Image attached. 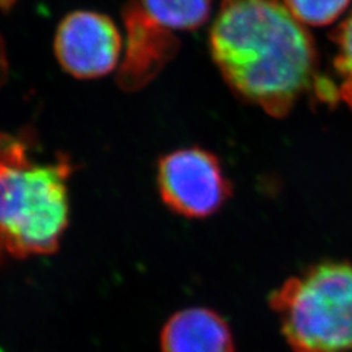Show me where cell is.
<instances>
[{"label": "cell", "mask_w": 352, "mask_h": 352, "mask_svg": "<svg viewBox=\"0 0 352 352\" xmlns=\"http://www.w3.org/2000/svg\"><path fill=\"white\" fill-rule=\"evenodd\" d=\"M214 62L231 89L283 118L315 89L327 101L333 81L317 75L311 34L278 0H223L210 34Z\"/></svg>", "instance_id": "6da1fadb"}, {"label": "cell", "mask_w": 352, "mask_h": 352, "mask_svg": "<svg viewBox=\"0 0 352 352\" xmlns=\"http://www.w3.org/2000/svg\"><path fill=\"white\" fill-rule=\"evenodd\" d=\"M74 173L65 154L41 158L33 133L0 131V266L59 250Z\"/></svg>", "instance_id": "7a4b0ae2"}, {"label": "cell", "mask_w": 352, "mask_h": 352, "mask_svg": "<svg viewBox=\"0 0 352 352\" xmlns=\"http://www.w3.org/2000/svg\"><path fill=\"white\" fill-rule=\"evenodd\" d=\"M294 352H352V264L321 263L272 294Z\"/></svg>", "instance_id": "3957f363"}, {"label": "cell", "mask_w": 352, "mask_h": 352, "mask_svg": "<svg viewBox=\"0 0 352 352\" xmlns=\"http://www.w3.org/2000/svg\"><path fill=\"white\" fill-rule=\"evenodd\" d=\"M157 186L166 206L188 219L210 217L231 192L218 158L200 148L177 149L164 155L157 167Z\"/></svg>", "instance_id": "277c9868"}, {"label": "cell", "mask_w": 352, "mask_h": 352, "mask_svg": "<svg viewBox=\"0 0 352 352\" xmlns=\"http://www.w3.org/2000/svg\"><path fill=\"white\" fill-rule=\"evenodd\" d=\"M122 52V36L113 20L98 12L76 11L58 26L55 55L64 71L77 78L113 72Z\"/></svg>", "instance_id": "5b68a950"}, {"label": "cell", "mask_w": 352, "mask_h": 352, "mask_svg": "<svg viewBox=\"0 0 352 352\" xmlns=\"http://www.w3.org/2000/svg\"><path fill=\"white\" fill-rule=\"evenodd\" d=\"M126 47L118 68V84L126 91L146 87L179 50L177 38L157 24L141 8L139 1H128L123 10Z\"/></svg>", "instance_id": "8992f818"}, {"label": "cell", "mask_w": 352, "mask_h": 352, "mask_svg": "<svg viewBox=\"0 0 352 352\" xmlns=\"http://www.w3.org/2000/svg\"><path fill=\"white\" fill-rule=\"evenodd\" d=\"M162 352H234L226 321L206 308H187L171 316L161 331Z\"/></svg>", "instance_id": "52a82bcc"}, {"label": "cell", "mask_w": 352, "mask_h": 352, "mask_svg": "<svg viewBox=\"0 0 352 352\" xmlns=\"http://www.w3.org/2000/svg\"><path fill=\"white\" fill-rule=\"evenodd\" d=\"M141 8L157 24L171 30H195L212 12V0H139Z\"/></svg>", "instance_id": "ba28073f"}, {"label": "cell", "mask_w": 352, "mask_h": 352, "mask_svg": "<svg viewBox=\"0 0 352 352\" xmlns=\"http://www.w3.org/2000/svg\"><path fill=\"white\" fill-rule=\"evenodd\" d=\"M351 0H285L292 16L302 24L324 26L331 24L346 11Z\"/></svg>", "instance_id": "9c48e42d"}, {"label": "cell", "mask_w": 352, "mask_h": 352, "mask_svg": "<svg viewBox=\"0 0 352 352\" xmlns=\"http://www.w3.org/2000/svg\"><path fill=\"white\" fill-rule=\"evenodd\" d=\"M331 39L337 47L334 65L340 76V98L352 109V13L333 33Z\"/></svg>", "instance_id": "30bf717a"}, {"label": "cell", "mask_w": 352, "mask_h": 352, "mask_svg": "<svg viewBox=\"0 0 352 352\" xmlns=\"http://www.w3.org/2000/svg\"><path fill=\"white\" fill-rule=\"evenodd\" d=\"M0 352H6V351H4V350H3V349H1V347H0Z\"/></svg>", "instance_id": "8fae6325"}]
</instances>
